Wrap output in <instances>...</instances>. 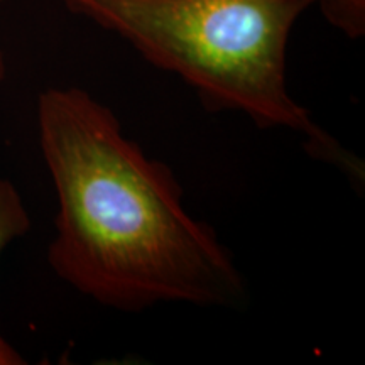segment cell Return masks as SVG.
<instances>
[{
	"mask_svg": "<svg viewBox=\"0 0 365 365\" xmlns=\"http://www.w3.org/2000/svg\"><path fill=\"white\" fill-rule=\"evenodd\" d=\"M38 127L58 200L48 261L59 279L118 312L244 303L230 250L190 215L171 168L125 137L107 105L78 86L48 88Z\"/></svg>",
	"mask_w": 365,
	"mask_h": 365,
	"instance_id": "cell-1",
	"label": "cell"
},
{
	"mask_svg": "<svg viewBox=\"0 0 365 365\" xmlns=\"http://www.w3.org/2000/svg\"><path fill=\"white\" fill-rule=\"evenodd\" d=\"M68 9L120 36L150 65L175 73L208 112L245 113L259 129L307 139L313 158L354 181L364 166L314 124L291 97L286 54L291 31L319 0H65Z\"/></svg>",
	"mask_w": 365,
	"mask_h": 365,
	"instance_id": "cell-2",
	"label": "cell"
},
{
	"mask_svg": "<svg viewBox=\"0 0 365 365\" xmlns=\"http://www.w3.org/2000/svg\"><path fill=\"white\" fill-rule=\"evenodd\" d=\"M31 228V217L19 191L11 181L0 178V255L11 242L24 237ZM24 364L6 340L0 336V365Z\"/></svg>",
	"mask_w": 365,
	"mask_h": 365,
	"instance_id": "cell-3",
	"label": "cell"
},
{
	"mask_svg": "<svg viewBox=\"0 0 365 365\" xmlns=\"http://www.w3.org/2000/svg\"><path fill=\"white\" fill-rule=\"evenodd\" d=\"M325 19L350 39L365 34V0H319Z\"/></svg>",
	"mask_w": 365,
	"mask_h": 365,
	"instance_id": "cell-4",
	"label": "cell"
},
{
	"mask_svg": "<svg viewBox=\"0 0 365 365\" xmlns=\"http://www.w3.org/2000/svg\"><path fill=\"white\" fill-rule=\"evenodd\" d=\"M0 2H2V0H0ZM6 75H7L6 59H4V54H2V51H0V81L6 78Z\"/></svg>",
	"mask_w": 365,
	"mask_h": 365,
	"instance_id": "cell-5",
	"label": "cell"
}]
</instances>
